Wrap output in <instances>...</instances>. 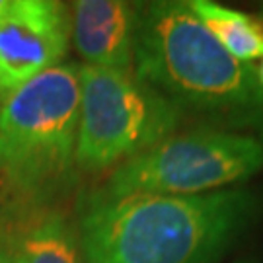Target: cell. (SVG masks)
Wrapping results in <instances>:
<instances>
[{"mask_svg": "<svg viewBox=\"0 0 263 263\" xmlns=\"http://www.w3.org/2000/svg\"><path fill=\"white\" fill-rule=\"evenodd\" d=\"M252 66H254V74H255V78H257V84H259V88L263 90V57L259 61H255Z\"/></svg>", "mask_w": 263, "mask_h": 263, "instance_id": "10", "label": "cell"}, {"mask_svg": "<svg viewBox=\"0 0 263 263\" xmlns=\"http://www.w3.org/2000/svg\"><path fill=\"white\" fill-rule=\"evenodd\" d=\"M80 76L76 65L49 68L0 105V181L10 195L41 201L76 166Z\"/></svg>", "mask_w": 263, "mask_h": 263, "instance_id": "3", "label": "cell"}, {"mask_svg": "<svg viewBox=\"0 0 263 263\" xmlns=\"http://www.w3.org/2000/svg\"><path fill=\"white\" fill-rule=\"evenodd\" d=\"M263 170V139L259 135L199 127L170 135L148 151L125 160L98 197H189L230 189Z\"/></svg>", "mask_w": 263, "mask_h": 263, "instance_id": "4", "label": "cell"}, {"mask_svg": "<svg viewBox=\"0 0 263 263\" xmlns=\"http://www.w3.org/2000/svg\"><path fill=\"white\" fill-rule=\"evenodd\" d=\"M72 22L55 0H8L0 14V92L59 66L68 51Z\"/></svg>", "mask_w": 263, "mask_h": 263, "instance_id": "6", "label": "cell"}, {"mask_svg": "<svg viewBox=\"0 0 263 263\" xmlns=\"http://www.w3.org/2000/svg\"><path fill=\"white\" fill-rule=\"evenodd\" d=\"M76 166L90 174L119 166L178 133L183 113L131 70L78 66Z\"/></svg>", "mask_w": 263, "mask_h": 263, "instance_id": "5", "label": "cell"}, {"mask_svg": "<svg viewBox=\"0 0 263 263\" xmlns=\"http://www.w3.org/2000/svg\"><path fill=\"white\" fill-rule=\"evenodd\" d=\"M246 187L189 197L84 199L78 242L84 263H220L261 215Z\"/></svg>", "mask_w": 263, "mask_h": 263, "instance_id": "1", "label": "cell"}, {"mask_svg": "<svg viewBox=\"0 0 263 263\" xmlns=\"http://www.w3.org/2000/svg\"><path fill=\"white\" fill-rule=\"evenodd\" d=\"M191 12L230 55L254 65L263 57V14L228 8L211 0H191Z\"/></svg>", "mask_w": 263, "mask_h": 263, "instance_id": "8", "label": "cell"}, {"mask_svg": "<svg viewBox=\"0 0 263 263\" xmlns=\"http://www.w3.org/2000/svg\"><path fill=\"white\" fill-rule=\"evenodd\" d=\"M6 255L10 263H78L76 236L65 216L49 213L14 236Z\"/></svg>", "mask_w": 263, "mask_h": 263, "instance_id": "9", "label": "cell"}, {"mask_svg": "<svg viewBox=\"0 0 263 263\" xmlns=\"http://www.w3.org/2000/svg\"><path fill=\"white\" fill-rule=\"evenodd\" d=\"M232 263H259V259H255V257H240V259H236Z\"/></svg>", "mask_w": 263, "mask_h": 263, "instance_id": "11", "label": "cell"}, {"mask_svg": "<svg viewBox=\"0 0 263 263\" xmlns=\"http://www.w3.org/2000/svg\"><path fill=\"white\" fill-rule=\"evenodd\" d=\"M6 6H8V0H0V14L6 10Z\"/></svg>", "mask_w": 263, "mask_h": 263, "instance_id": "13", "label": "cell"}, {"mask_svg": "<svg viewBox=\"0 0 263 263\" xmlns=\"http://www.w3.org/2000/svg\"><path fill=\"white\" fill-rule=\"evenodd\" d=\"M0 263H10L8 255H6V252H4V250H0Z\"/></svg>", "mask_w": 263, "mask_h": 263, "instance_id": "12", "label": "cell"}, {"mask_svg": "<svg viewBox=\"0 0 263 263\" xmlns=\"http://www.w3.org/2000/svg\"><path fill=\"white\" fill-rule=\"evenodd\" d=\"M133 72L207 127L263 135L254 66L230 55L183 0L141 4Z\"/></svg>", "mask_w": 263, "mask_h": 263, "instance_id": "2", "label": "cell"}, {"mask_svg": "<svg viewBox=\"0 0 263 263\" xmlns=\"http://www.w3.org/2000/svg\"><path fill=\"white\" fill-rule=\"evenodd\" d=\"M259 12H261V14H263V4H261V8H259Z\"/></svg>", "mask_w": 263, "mask_h": 263, "instance_id": "14", "label": "cell"}, {"mask_svg": "<svg viewBox=\"0 0 263 263\" xmlns=\"http://www.w3.org/2000/svg\"><path fill=\"white\" fill-rule=\"evenodd\" d=\"M141 4L123 0H78L72 41L86 65L131 70Z\"/></svg>", "mask_w": 263, "mask_h": 263, "instance_id": "7", "label": "cell"}]
</instances>
